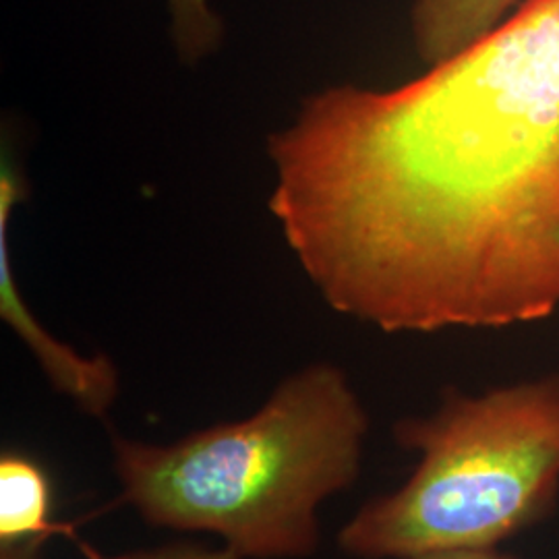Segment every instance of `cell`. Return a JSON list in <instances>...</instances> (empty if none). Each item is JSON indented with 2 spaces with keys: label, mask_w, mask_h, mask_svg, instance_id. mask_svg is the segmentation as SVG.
I'll list each match as a JSON object with an SVG mask.
<instances>
[{
  "label": "cell",
  "mask_w": 559,
  "mask_h": 559,
  "mask_svg": "<svg viewBox=\"0 0 559 559\" xmlns=\"http://www.w3.org/2000/svg\"><path fill=\"white\" fill-rule=\"evenodd\" d=\"M394 438L419 462L402 487L367 501L340 528L350 558L498 547L556 508L559 378L477 396L448 392L431 415L400 420Z\"/></svg>",
  "instance_id": "cell-3"
},
{
  "label": "cell",
  "mask_w": 559,
  "mask_h": 559,
  "mask_svg": "<svg viewBox=\"0 0 559 559\" xmlns=\"http://www.w3.org/2000/svg\"><path fill=\"white\" fill-rule=\"evenodd\" d=\"M46 540H27L20 545H7L0 547V559H44L41 549Z\"/></svg>",
  "instance_id": "cell-10"
},
{
  "label": "cell",
  "mask_w": 559,
  "mask_h": 559,
  "mask_svg": "<svg viewBox=\"0 0 559 559\" xmlns=\"http://www.w3.org/2000/svg\"><path fill=\"white\" fill-rule=\"evenodd\" d=\"M87 556L90 559H240L226 545L205 547V545H195V543H170V545L133 551V554H124L117 558H102L96 551L87 549Z\"/></svg>",
  "instance_id": "cell-8"
},
{
  "label": "cell",
  "mask_w": 559,
  "mask_h": 559,
  "mask_svg": "<svg viewBox=\"0 0 559 559\" xmlns=\"http://www.w3.org/2000/svg\"><path fill=\"white\" fill-rule=\"evenodd\" d=\"M52 489L40 464L20 452L0 456V547L27 540H46L50 535H71V526L50 519Z\"/></svg>",
  "instance_id": "cell-5"
},
{
  "label": "cell",
  "mask_w": 559,
  "mask_h": 559,
  "mask_svg": "<svg viewBox=\"0 0 559 559\" xmlns=\"http://www.w3.org/2000/svg\"><path fill=\"white\" fill-rule=\"evenodd\" d=\"M514 0H417L413 32L420 59L436 67L500 27Z\"/></svg>",
  "instance_id": "cell-6"
},
{
  "label": "cell",
  "mask_w": 559,
  "mask_h": 559,
  "mask_svg": "<svg viewBox=\"0 0 559 559\" xmlns=\"http://www.w3.org/2000/svg\"><path fill=\"white\" fill-rule=\"evenodd\" d=\"M367 429L346 373L313 362L247 419L110 448L120 500L150 526L216 535L240 559H307L321 503L359 479Z\"/></svg>",
  "instance_id": "cell-2"
},
{
  "label": "cell",
  "mask_w": 559,
  "mask_h": 559,
  "mask_svg": "<svg viewBox=\"0 0 559 559\" xmlns=\"http://www.w3.org/2000/svg\"><path fill=\"white\" fill-rule=\"evenodd\" d=\"M173 41L185 62H200L221 46L222 21L207 0H168Z\"/></svg>",
  "instance_id": "cell-7"
},
{
  "label": "cell",
  "mask_w": 559,
  "mask_h": 559,
  "mask_svg": "<svg viewBox=\"0 0 559 559\" xmlns=\"http://www.w3.org/2000/svg\"><path fill=\"white\" fill-rule=\"evenodd\" d=\"M25 195V180L13 162L4 158L0 175V316L29 348L59 394L73 400L83 413L104 417L119 396V371L115 362L104 355L85 357L55 338L32 313L15 282L7 230Z\"/></svg>",
  "instance_id": "cell-4"
},
{
  "label": "cell",
  "mask_w": 559,
  "mask_h": 559,
  "mask_svg": "<svg viewBox=\"0 0 559 559\" xmlns=\"http://www.w3.org/2000/svg\"><path fill=\"white\" fill-rule=\"evenodd\" d=\"M270 210L321 297L383 332L559 309V0L396 90L330 87L267 141Z\"/></svg>",
  "instance_id": "cell-1"
},
{
  "label": "cell",
  "mask_w": 559,
  "mask_h": 559,
  "mask_svg": "<svg viewBox=\"0 0 559 559\" xmlns=\"http://www.w3.org/2000/svg\"><path fill=\"white\" fill-rule=\"evenodd\" d=\"M408 559H516L500 551L498 547H454V549H438L427 551Z\"/></svg>",
  "instance_id": "cell-9"
}]
</instances>
